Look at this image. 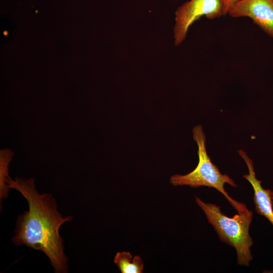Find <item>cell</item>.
Instances as JSON below:
<instances>
[{"mask_svg":"<svg viewBox=\"0 0 273 273\" xmlns=\"http://www.w3.org/2000/svg\"><path fill=\"white\" fill-rule=\"evenodd\" d=\"M10 189L18 191L26 200L28 210L18 216L12 240L16 246L24 245L42 252L49 259L56 273L68 272L69 258L64 252V240L59 233L61 225L73 219L63 217L52 194H40L33 178L10 177Z\"/></svg>","mask_w":273,"mask_h":273,"instance_id":"obj_1","label":"cell"},{"mask_svg":"<svg viewBox=\"0 0 273 273\" xmlns=\"http://www.w3.org/2000/svg\"><path fill=\"white\" fill-rule=\"evenodd\" d=\"M195 201L220 240L235 248L238 264L249 266L253 259L251 248L253 242L249 233L253 212L247 208L230 217L222 213L220 206L215 204L205 202L197 196Z\"/></svg>","mask_w":273,"mask_h":273,"instance_id":"obj_2","label":"cell"},{"mask_svg":"<svg viewBox=\"0 0 273 273\" xmlns=\"http://www.w3.org/2000/svg\"><path fill=\"white\" fill-rule=\"evenodd\" d=\"M193 138L198 146V163L191 172L172 175L170 183L174 186H188L192 188L208 187L221 193L237 212L247 208L245 204L232 198L225 190L224 186L228 184L233 187L238 186L226 174H222L218 168L211 161L206 149V137L201 125L195 126L192 130Z\"/></svg>","mask_w":273,"mask_h":273,"instance_id":"obj_3","label":"cell"},{"mask_svg":"<svg viewBox=\"0 0 273 273\" xmlns=\"http://www.w3.org/2000/svg\"><path fill=\"white\" fill-rule=\"evenodd\" d=\"M173 29L174 45L180 44L186 38L188 30L195 21L205 16L212 20L224 15L220 0H190L179 7L175 12Z\"/></svg>","mask_w":273,"mask_h":273,"instance_id":"obj_4","label":"cell"},{"mask_svg":"<svg viewBox=\"0 0 273 273\" xmlns=\"http://www.w3.org/2000/svg\"><path fill=\"white\" fill-rule=\"evenodd\" d=\"M228 14L233 18L248 17L273 37V0H239Z\"/></svg>","mask_w":273,"mask_h":273,"instance_id":"obj_5","label":"cell"},{"mask_svg":"<svg viewBox=\"0 0 273 273\" xmlns=\"http://www.w3.org/2000/svg\"><path fill=\"white\" fill-rule=\"evenodd\" d=\"M238 153L243 159L248 169V173L244 174L243 177L250 183L253 188L255 210L258 214L267 218L273 225L271 191L262 187L261 180L256 177L253 162L246 153L243 150H240Z\"/></svg>","mask_w":273,"mask_h":273,"instance_id":"obj_6","label":"cell"},{"mask_svg":"<svg viewBox=\"0 0 273 273\" xmlns=\"http://www.w3.org/2000/svg\"><path fill=\"white\" fill-rule=\"evenodd\" d=\"M114 263L121 273H142L144 262L139 255L133 256L128 251L118 252L114 258Z\"/></svg>","mask_w":273,"mask_h":273,"instance_id":"obj_7","label":"cell"},{"mask_svg":"<svg viewBox=\"0 0 273 273\" xmlns=\"http://www.w3.org/2000/svg\"><path fill=\"white\" fill-rule=\"evenodd\" d=\"M13 153L11 150L5 149L0 151V202L8 197L10 188L7 184L9 176L8 168L12 159Z\"/></svg>","mask_w":273,"mask_h":273,"instance_id":"obj_8","label":"cell"},{"mask_svg":"<svg viewBox=\"0 0 273 273\" xmlns=\"http://www.w3.org/2000/svg\"><path fill=\"white\" fill-rule=\"evenodd\" d=\"M223 5L224 15L228 14L232 6L239 0H220Z\"/></svg>","mask_w":273,"mask_h":273,"instance_id":"obj_9","label":"cell"}]
</instances>
